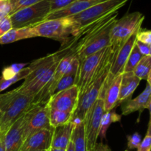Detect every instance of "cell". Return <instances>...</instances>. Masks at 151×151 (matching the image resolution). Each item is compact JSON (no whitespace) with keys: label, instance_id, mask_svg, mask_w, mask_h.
Returning <instances> with one entry per match:
<instances>
[{"label":"cell","instance_id":"cell-40","mask_svg":"<svg viewBox=\"0 0 151 151\" xmlns=\"http://www.w3.org/2000/svg\"><path fill=\"white\" fill-rule=\"evenodd\" d=\"M46 151H66L64 149H60V148H54V147H50L47 149Z\"/></svg>","mask_w":151,"mask_h":151},{"label":"cell","instance_id":"cell-6","mask_svg":"<svg viewBox=\"0 0 151 151\" xmlns=\"http://www.w3.org/2000/svg\"><path fill=\"white\" fill-rule=\"evenodd\" d=\"M111 50V48L110 47H105L88 56L80 63L76 82V85L79 89V97L83 94L87 87L92 82Z\"/></svg>","mask_w":151,"mask_h":151},{"label":"cell","instance_id":"cell-14","mask_svg":"<svg viewBox=\"0 0 151 151\" xmlns=\"http://www.w3.org/2000/svg\"><path fill=\"white\" fill-rule=\"evenodd\" d=\"M59 61L54 63L51 67L49 68L44 73L38 75V77L32 80L30 82L25 84V85L22 84L19 87L15 88V90L20 94H25V95L27 96H32L34 97L52 79Z\"/></svg>","mask_w":151,"mask_h":151},{"label":"cell","instance_id":"cell-26","mask_svg":"<svg viewBox=\"0 0 151 151\" xmlns=\"http://www.w3.org/2000/svg\"><path fill=\"white\" fill-rule=\"evenodd\" d=\"M30 69L27 66V67L23 68L17 75H16L13 78H10L9 80H4L0 77V93L2 91H4V89L8 88L11 85L16 83L18 81L23 79L24 80L25 78L30 74Z\"/></svg>","mask_w":151,"mask_h":151},{"label":"cell","instance_id":"cell-29","mask_svg":"<svg viewBox=\"0 0 151 151\" xmlns=\"http://www.w3.org/2000/svg\"><path fill=\"white\" fill-rule=\"evenodd\" d=\"M44 0H10V3L12 5V11L10 15L13 14L15 12L23 9L24 7L33 5L37 3L42 1Z\"/></svg>","mask_w":151,"mask_h":151},{"label":"cell","instance_id":"cell-22","mask_svg":"<svg viewBox=\"0 0 151 151\" xmlns=\"http://www.w3.org/2000/svg\"><path fill=\"white\" fill-rule=\"evenodd\" d=\"M72 113L49 109V120L52 128L72 122Z\"/></svg>","mask_w":151,"mask_h":151},{"label":"cell","instance_id":"cell-27","mask_svg":"<svg viewBox=\"0 0 151 151\" xmlns=\"http://www.w3.org/2000/svg\"><path fill=\"white\" fill-rule=\"evenodd\" d=\"M143 57L142 55L140 53L139 51L138 48L136 45L134 46L132 50H131L130 55L128 57V60H127L126 63L125 65V67L123 69V73L124 72H134V69L138 64L139 62Z\"/></svg>","mask_w":151,"mask_h":151},{"label":"cell","instance_id":"cell-35","mask_svg":"<svg viewBox=\"0 0 151 151\" xmlns=\"http://www.w3.org/2000/svg\"><path fill=\"white\" fill-rule=\"evenodd\" d=\"M135 45L143 56H151V45L143 44L136 40Z\"/></svg>","mask_w":151,"mask_h":151},{"label":"cell","instance_id":"cell-12","mask_svg":"<svg viewBox=\"0 0 151 151\" xmlns=\"http://www.w3.org/2000/svg\"><path fill=\"white\" fill-rule=\"evenodd\" d=\"M53 131L42 129L33 133L26 139L19 151L47 150L51 145Z\"/></svg>","mask_w":151,"mask_h":151},{"label":"cell","instance_id":"cell-37","mask_svg":"<svg viewBox=\"0 0 151 151\" xmlns=\"http://www.w3.org/2000/svg\"><path fill=\"white\" fill-rule=\"evenodd\" d=\"M91 151H111L110 147L107 145L104 144L103 142H97L93 149Z\"/></svg>","mask_w":151,"mask_h":151},{"label":"cell","instance_id":"cell-1","mask_svg":"<svg viewBox=\"0 0 151 151\" xmlns=\"http://www.w3.org/2000/svg\"><path fill=\"white\" fill-rule=\"evenodd\" d=\"M113 59L114 52L111 50L92 82L87 87L83 94L79 97L78 107L72 114V122L77 123V121L78 122L84 121L91 106L100 97L105 83L109 76Z\"/></svg>","mask_w":151,"mask_h":151},{"label":"cell","instance_id":"cell-8","mask_svg":"<svg viewBox=\"0 0 151 151\" xmlns=\"http://www.w3.org/2000/svg\"><path fill=\"white\" fill-rule=\"evenodd\" d=\"M42 129H54L50 124L48 106L47 103H31L29 109L24 115L23 142L31 134Z\"/></svg>","mask_w":151,"mask_h":151},{"label":"cell","instance_id":"cell-10","mask_svg":"<svg viewBox=\"0 0 151 151\" xmlns=\"http://www.w3.org/2000/svg\"><path fill=\"white\" fill-rule=\"evenodd\" d=\"M79 95L78 87L77 85H74L70 88L52 94L47 101V105L49 109L69 112L73 114L78 107Z\"/></svg>","mask_w":151,"mask_h":151},{"label":"cell","instance_id":"cell-31","mask_svg":"<svg viewBox=\"0 0 151 151\" xmlns=\"http://www.w3.org/2000/svg\"><path fill=\"white\" fill-rule=\"evenodd\" d=\"M137 41L143 44L151 45V31L140 28L137 34Z\"/></svg>","mask_w":151,"mask_h":151},{"label":"cell","instance_id":"cell-20","mask_svg":"<svg viewBox=\"0 0 151 151\" xmlns=\"http://www.w3.org/2000/svg\"><path fill=\"white\" fill-rule=\"evenodd\" d=\"M35 37H36V35L34 32L32 27L17 28V29L12 28L0 38V44H10L20 40L27 39Z\"/></svg>","mask_w":151,"mask_h":151},{"label":"cell","instance_id":"cell-28","mask_svg":"<svg viewBox=\"0 0 151 151\" xmlns=\"http://www.w3.org/2000/svg\"><path fill=\"white\" fill-rule=\"evenodd\" d=\"M27 63H13L11 66L4 68L1 72V78L4 80H9L17 75Z\"/></svg>","mask_w":151,"mask_h":151},{"label":"cell","instance_id":"cell-3","mask_svg":"<svg viewBox=\"0 0 151 151\" xmlns=\"http://www.w3.org/2000/svg\"><path fill=\"white\" fill-rule=\"evenodd\" d=\"M127 1L128 0H106L88 7L78 14L69 17L74 26L72 37L75 36L81 28L86 27L111 13L117 12L119 9L126 4Z\"/></svg>","mask_w":151,"mask_h":151},{"label":"cell","instance_id":"cell-30","mask_svg":"<svg viewBox=\"0 0 151 151\" xmlns=\"http://www.w3.org/2000/svg\"><path fill=\"white\" fill-rule=\"evenodd\" d=\"M151 150V122L150 119L148 122L147 130L144 139L141 142L138 151H150Z\"/></svg>","mask_w":151,"mask_h":151},{"label":"cell","instance_id":"cell-7","mask_svg":"<svg viewBox=\"0 0 151 151\" xmlns=\"http://www.w3.org/2000/svg\"><path fill=\"white\" fill-rule=\"evenodd\" d=\"M50 12V0H44L33 5L21 9L10 15L12 27L17 29L34 27L45 21L46 17Z\"/></svg>","mask_w":151,"mask_h":151},{"label":"cell","instance_id":"cell-32","mask_svg":"<svg viewBox=\"0 0 151 151\" xmlns=\"http://www.w3.org/2000/svg\"><path fill=\"white\" fill-rule=\"evenodd\" d=\"M128 149H138L142 142V137L139 133L136 132L127 137Z\"/></svg>","mask_w":151,"mask_h":151},{"label":"cell","instance_id":"cell-13","mask_svg":"<svg viewBox=\"0 0 151 151\" xmlns=\"http://www.w3.org/2000/svg\"><path fill=\"white\" fill-rule=\"evenodd\" d=\"M122 75L115 77L112 80L109 79V76L105 83L103 90L100 96V98L103 100L105 112L111 111L117 106Z\"/></svg>","mask_w":151,"mask_h":151},{"label":"cell","instance_id":"cell-25","mask_svg":"<svg viewBox=\"0 0 151 151\" xmlns=\"http://www.w3.org/2000/svg\"><path fill=\"white\" fill-rule=\"evenodd\" d=\"M78 75V73H65L56 84L54 94H57L66 88H70L72 86L76 85Z\"/></svg>","mask_w":151,"mask_h":151},{"label":"cell","instance_id":"cell-9","mask_svg":"<svg viewBox=\"0 0 151 151\" xmlns=\"http://www.w3.org/2000/svg\"><path fill=\"white\" fill-rule=\"evenodd\" d=\"M104 113L103 100L99 97L91 106L83 121L85 124V136L88 151H91L97 144L100 133V122Z\"/></svg>","mask_w":151,"mask_h":151},{"label":"cell","instance_id":"cell-42","mask_svg":"<svg viewBox=\"0 0 151 151\" xmlns=\"http://www.w3.org/2000/svg\"><path fill=\"white\" fill-rule=\"evenodd\" d=\"M125 151H129V150H125Z\"/></svg>","mask_w":151,"mask_h":151},{"label":"cell","instance_id":"cell-5","mask_svg":"<svg viewBox=\"0 0 151 151\" xmlns=\"http://www.w3.org/2000/svg\"><path fill=\"white\" fill-rule=\"evenodd\" d=\"M36 37L51 38L61 43L64 46L72 38L74 26L70 18L46 20L32 27Z\"/></svg>","mask_w":151,"mask_h":151},{"label":"cell","instance_id":"cell-36","mask_svg":"<svg viewBox=\"0 0 151 151\" xmlns=\"http://www.w3.org/2000/svg\"><path fill=\"white\" fill-rule=\"evenodd\" d=\"M12 11L10 0H0V13L10 16Z\"/></svg>","mask_w":151,"mask_h":151},{"label":"cell","instance_id":"cell-23","mask_svg":"<svg viewBox=\"0 0 151 151\" xmlns=\"http://www.w3.org/2000/svg\"><path fill=\"white\" fill-rule=\"evenodd\" d=\"M121 115L118 114L114 111H107L103 114L100 122V133H99V137L101 138V139L106 138V132L109 128V127L111 125L113 122H119L121 120Z\"/></svg>","mask_w":151,"mask_h":151},{"label":"cell","instance_id":"cell-24","mask_svg":"<svg viewBox=\"0 0 151 151\" xmlns=\"http://www.w3.org/2000/svg\"><path fill=\"white\" fill-rule=\"evenodd\" d=\"M133 73L139 80H147L151 75V56H143L134 69Z\"/></svg>","mask_w":151,"mask_h":151},{"label":"cell","instance_id":"cell-38","mask_svg":"<svg viewBox=\"0 0 151 151\" xmlns=\"http://www.w3.org/2000/svg\"><path fill=\"white\" fill-rule=\"evenodd\" d=\"M0 151H4V137L3 136H0Z\"/></svg>","mask_w":151,"mask_h":151},{"label":"cell","instance_id":"cell-41","mask_svg":"<svg viewBox=\"0 0 151 151\" xmlns=\"http://www.w3.org/2000/svg\"><path fill=\"white\" fill-rule=\"evenodd\" d=\"M36 151H46V150H36Z\"/></svg>","mask_w":151,"mask_h":151},{"label":"cell","instance_id":"cell-17","mask_svg":"<svg viewBox=\"0 0 151 151\" xmlns=\"http://www.w3.org/2000/svg\"><path fill=\"white\" fill-rule=\"evenodd\" d=\"M24 115L13 124L4 135V151H19L23 144L22 133Z\"/></svg>","mask_w":151,"mask_h":151},{"label":"cell","instance_id":"cell-4","mask_svg":"<svg viewBox=\"0 0 151 151\" xmlns=\"http://www.w3.org/2000/svg\"><path fill=\"white\" fill-rule=\"evenodd\" d=\"M145 19L140 12H134L125 15L120 19H116L110 32V46L113 52H116L126 40L139 29Z\"/></svg>","mask_w":151,"mask_h":151},{"label":"cell","instance_id":"cell-2","mask_svg":"<svg viewBox=\"0 0 151 151\" xmlns=\"http://www.w3.org/2000/svg\"><path fill=\"white\" fill-rule=\"evenodd\" d=\"M33 98L15 89L0 94V136L4 137L13 124L27 111Z\"/></svg>","mask_w":151,"mask_h":151},{"label":"cell","instance_id":"cell-33","mask_svg":"<svg viewBox=\"0 0 151 151\" xmlns=\"http://www.w3.org/2000/svg\"><path fill=\"white\" fill-rule=\"evenodd\" d=\"M75 1L76 0H50L51 12L63 8Z\"/></svg>","mask_w":151,"mask_h":151},{"label":"cell","instance_id":"cell-16","mask_svg":"<svg viewBox=\"0 0 151 151\" xmlns=\"http://www.w3.org/2000/svg\"><path fill=\"white\" fill-rule=\"evenodd\" d=\"M151 107V85L147 83L144 91L135 97L122 104V114L127 116L136 111L142 112L144 109H148L150 112Z\"/></svg>","mask_w":151,"mask_h":151},{"label":"cell","instance_id":"cell-39","mask_svg":"<svg viewBox=\"0 0 151 151\" xmlns=\"http://www.w3.org/2000/svg\"><path fill=\"white\" fill-rule=\"evenodd\" d=\"M66 151H75L72 141H70V142H69V145H68L67 147H66Z\"/></svg>","mask_w":151,"mask_h":151},{"label":"cell","instance_id":"cell-15","mask_svg":"<svg viewBox=\"0 0 151 151\" xmlns=\"http://www.w3.org/2000/svg\"><path fill=\"white\" fill-rule=\"evenodd\" d=\"M106 0H76L69 4L66 7L55 11L50 12L46 17V20H51V19H63V18L71 17L72 16L78 14L83 10H86L88 7L102 2Z\"/></svg>","mask_w":151,"mask_h":151},{"label":"cell","instance_id":"cell-11","mask_svg":"<svg viewBox=\"0 0 151 151\" xmlns=\"http://www.w3.org/2000/svg\"><path fill=\"white\" fill-rule=\"evenodd\" d=\"M139 29H137L122 44V47L116 52L114 53L113 62H112L110 72H109V79L110 80L114 79L115 77L123 73L124 67H125V65L133 47L135 45L137 34Z\"/></svg>","mask_w":151,"mask_h":151},{"label":"cell","instance_id":"cell-34","mask_svg":"<svg viewBox=\"0 0 151 151\" xmlns=\"http://www.w3.org/2000/svg\"><path fill=\"white\" fill-rule=\"evenodd\" d=\"M12 23L10 16L4 17L0 21V38L4 35L10 29H12Z\"/></svg>","mask_w":151,"mask_h":151},{"label":"cell","instance_id":"cell-18","mask_svg":"<svg viewBox=\"0 0 151 151\" xmlns=\"http://www.w3.org/2000/svg\"><path fill=\"white\" fill-rule=\"evenodd\" d=\"M140 81L141 80L137 78L133 72L122 73L117 106L131 100L133 94L139 85Z\"/></svg>","mask_w":151,"mask_h":151},{"label":"cell","instance_id":"cell-21","mask_svg":"<svg viewBox=\"0 0 151 151\" xmlns=\"http://www.w3.org/2000/svg\"><path fill=\"white\" fill-rule=\"evenodd\" d=\"M75 151H88L85 136L84 122H77L74 128L71 137Z\"/></svg>","mask_w":151,"mask_h":151},{"label":"cell","instance_id":"cell-19","mask_svg":"<svg viewBox=\"0 0 151 151\" xmlns=\"http://www.w3.org/2000/svg\"><path fill=\"white\" fill-rule=\"evenodd\" d=\"M75 122H70L54 128L50 147L66 150L71 141L72 131L75 126Z\"/></svg>","mask_w":151,"mask_h":151}]
</instances>
